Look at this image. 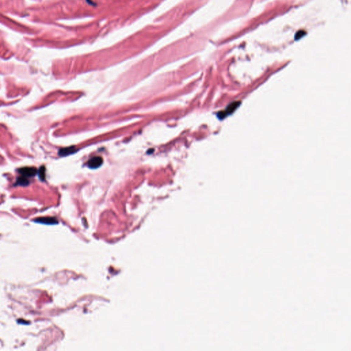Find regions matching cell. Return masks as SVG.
Instances as JSON below:
<instances>
[{
	"label": "cell",
	"instance_id": "6da1fadb",
	"mask_svg": "<svg viewBox=\"0 0 351 351\" xmlns=\"http://www.w3.org/2000/svg\"><path fill=\"white\" fill-rule=\"evenodd\" d=\"M19 174L24 177L29 179L30 177H33L37 173V169L35 167H24L18 169Z\"/></svg>",
	"mask_w": 351,
	"mask_h": 351
},
{
	"label": "cell",
	"instance_id": "7a4b0ae2",
	"mask_svg": "<svg viewBox=\"0 0 351 351\" xmlns=\"http://www.w3.org/2000/svg\"><path fill=\"white\" fill-rule=\"evenodd\" d=\"M102 163V158L99 156H96L91 158V160L89 161L88 165L91 168H97V167H99Z\"/></svg>",
	"mask_w": 351,
	"mask_h": 351
},
{
	"label": "cell",
	"instance_id": "3957f363",
	"mask_svg": "<svg viewBox=\"0 0 351 351\" xmlns=\"http://www.w3.org/2000/svg\"><path fill=\"white\" fill-rule=\"evenodd\" d=\"M16 185H21V186L28 185H29L28 179L26 177L23 176H21L20 177L18 178V179L17 180V182H16Z\"/></svg>",
	"mask_w": 351,
	"mask_h": 351
},
{
	"label": "cell",
	"instance_id": "277c9868",
	"mask_svg": "<svg viewBox=\"0 0 351 351\" xmlns=\"http://www.w3.org/2000/svg\"><path fill=\"white\" fill-rule=\"evenodd\" d=\"M74 150H75L74 148H73V147L63 148V149H61V150H59V155L60 156L68 155H70V154L74 152Z\"/></svg>",
	"mask_w": 351,
	"mask_h": 351
},
{
	"label": "cell",
	"instance_id": "5b68a950",
	"mask_svg": "<svg viewBox=\"0 0 351 351\" xmlns=\"http://www.w3.org/2000/svg\"><path fill=\"white\" fill-rule=\"evenodd\" d=\"M37 220H35L38 222L45 223V224H54L56 222V219L53 217H40L39 219H36Z\"/></svg>",
	"mask_w": 351,
	"mask_h": 351
},
{
	"label": "cell",
	"instance_id": "8992f818",
	"mask_svg": "<svg viewBox=\"0 0 351 351\" xmlns=\"http://www.w3.org/2000/svg\"><path fill=\"white\" fill-rule=\"evenodd\" d=\"M39 172H40V173H39L40 177L41 176V175H43V176H42V180H45V167H42L41 168H40V169L39 170Z\"/></svg>",
	"mask_w": 351,
	"mask_h": 351
}]
</instances>
